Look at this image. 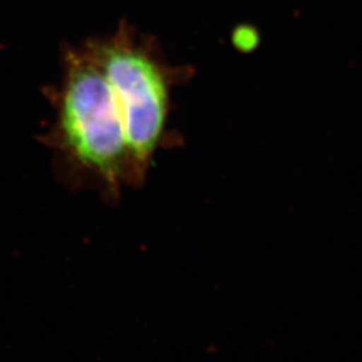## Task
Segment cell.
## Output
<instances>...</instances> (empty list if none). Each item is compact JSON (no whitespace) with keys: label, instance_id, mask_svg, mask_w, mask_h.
<instances>
[{"label":"cell","instance_id":"1","mask_svg":"<svg viewBox=\"0 0 362 362\" xmlns=\"http://www.w3.org/2000/svg\"><path fill=\"white\" fill-rule=\"evenodd\" d=\"M59 82L45 89L54 119L40 143L52 151L55 176L71 189L107 200L133 187L129 148L118 105L103 70L81 43H66Z\"/></svg>","mask_w":362,"mask_h":362},{"label":"cell","instance_id":"2","mask_svg":"<svg viewBox=\"0 0 362 362\" xmlns=\"http://www.w3.org/2000/svg\"><path fill=\"white\" fill-rule=\"evenodd\" d=\"M100 66L115 94L125 129L133 169V187L145 180L152 158L167 136L172 69L149 37L127 21L106 37L82 42Z\"/></svg>","mask_w":362,"mask_h":362}]
</instances>
